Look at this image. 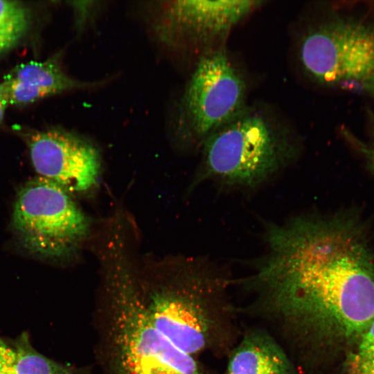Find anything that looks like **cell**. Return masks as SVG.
Here are the masks:
<instances>
[{
  "mask_svg": "<svg viewBox=\"0 0 374 374\" xmlns=\"http://www.w3.org/2000/svg\"><path fill=\"white\" fill-rule=\"evenodd\" d=\"M193 184L211 180L222 188L251 190L271 181L299 155L291 133L266 112L244 108L204 141Z\"/></svg>",
  "mask_w": 374,
  "mask_h": 374,
  "instance_id": "4",
  "label": "cell"
},
{
  "mask_svg": "<svg viewBox=\"0 0 374 374\" xmlns=\"http://www.w3.org/2000/svg\"><path fill=\"white\" fill-rule=\"evenodd\" d=\"M348 368L350 374H374V362L364 360L356 354L350 357Z\"/></svg>",
  "mask_w": 374,
  "mask_h": 374,
  "instance_id": "15",
  "label": "cell"
},
{
  "mask_svg": "<svg viewBox=\"0 0 374 374\" xmlns=\"http://www.w3.org/2000/svg\"><path fill=\"white\" fill-rule=\"evenodd\" d=\"M246 85L226 51L204 55L188 83L184 105L194 136L203 140L244 107Z\"/></svg>",
  "mask_w": 374,
  "mask_h": 374,
  "instance_id": "7",
  "label": "cell"
},
{
  "mask_svg": "<svg viewBox=\"0 0 374 374\" xmlns=\"http://www.w3.org/2000/svg\"><path fill=\"white\" fill-rule=\"evenodd\" d=\"M9 105H26L47 96L89 86L71 78L62 69L57 56L42 62L21 63L1 82Z\"/></svg>",
  "mask_w": 374,
  "mask_h": 374,
  "instance_id": "10",
  "label": "cell"
},
{
  "mask_svg": "<svg viewBox=\"0 0 374 374\" xmlns=\"http://www.w3.org/2000/svg\"><path fill=\"white\" fill-rule=\"evenodd\" d=\"M223 283L210 261L191 256L143 260L138 274L140 298L155 326L193 357L213 343V299Z\"/></svg>",
  "mask_w": 374,
  "mask_h": 374,
  "instance_id": "3",
  "label": "cell"
},
{
  "mask_svg": "<svg viewBox=\"0 0 374 374\" xmlns=\"http://www.w3.org/2000/svg\"><path fill=\"white\" fill-rule=\"evenodd\" d=\"M305 71L322 84L374 95V30L332 21L310 30L299 50Z\"/></svg>",
  "mask_w": 374,
  "mask_h": 374,
  "instance_id": "6",
  "label": "cell"
},
{
  "mask_svg": "<svg viewBox=\"0 0 374 374\" xmlns=\"http://www.w3.org/2000/svg\"><path fill=\"white\" fill-rule=\"evenodd\" d=\"M11 348L12 347H10L0 338V374H2L3 365Z\"/></svg>",
  "mask_w": 374,
  "mask_h": 374,
  "instance_id": "18",
  "label": "cell"
},
{
  "mask_svg": "<svg viewBox=\"0 0 374 374\" xmlns=\"http://www.w3.org/2000/svg\"><path fill=\"white\" fill-rule=\"evenodd\" d=\"M228 374H291L289 361L271 340L259 336L246 338L234 351Z\"/></svg>",
  "mask_w": 374,
  "mask_h": 374,
  "instance_id": "11",
  "label": "cell"
},
{
  "mask_svg": "<svg viewBox=\"0 0 374 374\" xmlns=\"http://www.w3.org/2000/svg\"><path fill=\"white\" fill-rule=\"evenodd\" d=\"M360 233L337 215L265 227L253 283L310 344L359 339L374 319V253Z\"/></svg>",
  "mask_w": 374,
  "mask_h": 374,
  "instance_id": "1",
  "label": "cell"
},
{
  "mask_svg": "<svg viewBox=\"0 0 374 374\" xmlns=\"http://www.w3.org/2000/svg\"><path fill=\"white\" fill-rule=\"evenodd\" d=\"M359 150L364 155L367 166L370 170L374 173V141L369 145L359 143Z\"/></svg>",
  "mask_w": 374,
  "mask_h": 374,
  "instance_id": "16",
  "label": "cell"
},
{
  "mask_svg": "<svg viewBox=\"0 0 374 374\" xmlns=\"http://www.w3.org/2000/svg\"><path fill=\"white\" fill-rule=\"evenodd\" d=\"M12 227L24 249L50 260L72 257L91 235L89 218L72 195L41 177L19 190L13 208Z\"/></svg>",
  "mask_w": 374,
  "mask_h": 374,
  "instance_id": "5",
  "label": "cell"
},
{
  "mask_svg": "<svg viewBox=\"0 0 374 374\" xmlns=\"http://www.w3.org/2000/svg\"><path fill=\"white\" fill-rule=\"evenodd\" d=\"M2 374H78V371L37 352L32 346L28 335L23 332L15 340Z\"/></svg>",
  "mask_w": 374,
  "mask_h": 374,
  "instance_id": "12",
  "label": "cell"
},
{
  "mask_svg": "<svg viewBox=\"0 0 374 374\" xmlns=\"http://www.w3.org/2000/svg\"><path fill=\"white\" fill-rule=\"evenodd\" d=\"M30 22V12L22 3L0 0V55L19 44Z\"/></svg>",
  "mask_w": 374,
  "mask_h": 374,
  "instance_id": "13",
  "label": "cell"
},
{
  "mask_svg": "<svg viewBox=\"0 0 374 374\" xmlns=\"http://www.w3.org/2000/svg\"><path fill=\"white\" fill-rule=\"evenodd\" d=\"M9 105L8 98L1 82H0V123L2 122L5 112Z\"/></svg>",
  "mask_w": 374,
  "mask_h": 374,
  "instance_id": "17",
  "label": "cell"
},
{
  "mask_svg": "<svg viewBox=\"0 0 374 374\" xmlns=\"http://www.w3.org/2000/svg\"><path fill=\"white\" fill-rule=\"evenodd\" d=\"M113 217L93 235L100 273L102 339L112 374H201L195 357L155 326L140 298L138 234Z\"/></svg>",
  "mask_w": 374,
  "mask_h": 374,
  "instance_id": "2",
  "label": "cell"
},
{
  "mask_svg": "<svg viewBox=\"0 0 374 374\" xmlns=\"http://www.w3.org/2000/svg\"><path fill=\"white\" fill-rule=\"evenodd\" d=\"M36 172L72 194H83L98 184L101 161L96 148L75 134L59 128L35 131L28 139Z\"/></svg>",
  "mask_w": 374,
  "mask_h": 374,
  "instance_id": "8",
  "label": "cell"
},
{
  "mask_svg": "<svg viewBox=\"0 0 374 374\" xmlns=\"http://www.w3.org/2000/svg\"><path fill=\"white\" fill-rule=\"evenodd\" d=\"M359 340L355 354L364 360L374 362V319Z\"/></svg>",
  "mask_w": 374,
  "mask_h": 374,
  "instance_id": "14",
  "label": "cell"
},
{
  "mask_svg": "<svg viewBox=\"0 0 374 374\" xmlns=\"http://www.w3.org/2000/svg\"><path fill=\"white\" fill-rule=\"evenodd\" d=\"M261 3L250 0L172 1L165 8L162 28L198 37L217 36L226 33Z\"/></svg>",
  "mask_w": 374,
  "mask_h": 374,
  "instance_id": "9",
  "label": "cell"
}]
</instances>
